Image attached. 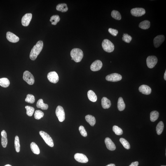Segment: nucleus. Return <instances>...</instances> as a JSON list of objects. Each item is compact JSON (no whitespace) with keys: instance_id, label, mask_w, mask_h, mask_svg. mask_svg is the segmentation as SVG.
Listing matches in <instances>:
<instances>
[{"instance_id":"1","label":"nucleus","mask_w":166,"mask_h":166,"mask_svg":"<svg viewBox=\"0 0 166 166\" xmlns=\"http://www.w3.org/2000/svg\"><path fill=\"white\" fill-rule=\"evenodd\" d=\"M43 44L42 41H40L37 42L36 44L33 47L30 53V58L32 60H36L38 55L41 53L43 48Z\"/></svg>"},{"instance_id":"2","label":"nucleus","mask_w":166,"mask_h":166,"mask_svg":"<svg viewBox=\"0 0 166 166\" xmlns=\"http://www.w3.org/2000/svg\"><path fill=\"white\" fill-rule=\"evenodd\" d=\"M70 54L72 59L76 62L81 61L83 57V51L79 48L73 49L71 52Z\"/></svg>"},{"instance_id":"3","label":"nucleus","mask_w":166,"mask_h":166,"mask_svg":"<svg viewBox=\"0 0 166 166\" xmlns=\"http://www.w3.org/2000/svg\"><path fill=\"white\" fill-rule=\"evenodd\" d=\"M103 49L105 51L111 53L114 50L115 46L108 39H105L102 43Z\"/></svg>"},{"instance_id":"4","label":"nucleus","mask_w":166,"mask_h":166,"mask_svg":"<svg viewBox=\"0 0 166 166\" xmlns=\"http://www.w3.org/2000/svg\"><path fill=\"white\" fill-rule=\"evenodd\" d=\"M39 133L46 144L50 147H53L54 146L53 141L50 136L47 133L42 131H40Z\"/></svg>"},{"instance_id":"5","label":"nucleus","mask_w":166,"mask_h":166,"mask_svg":"<svg viewBox=\"0 0 166 166\" xmlns=\"http://www.w3.org/2000/svg\"><path fill=\"white\" fill-rule=\"evenodd\" d=\"M56 115L59 121L62 122L65 119V113L63 108L62 106H57L55 111Z\"/></svg>"},{"instance_id":"6","label":"nucleus","mask_w":166,"mask_h":166,"mask_svg":"<svg viewBox=\"0 0 166 166\" xmlns=\"http://www.w3.org/2000/svg\"><path fill=\"white\" fill-rule=\"evenodd\" d=\"M23 79L30 85H32L35 82L34 76L28 71H25L24 73Z\"/></svg>"},{"instance_id":"7","label":"nucleus","mask_w":166,"mask_h":166,"mask_svg":"<svg viewBox=\"0 0 166 166\" xmlns=\"http://www.w3.org/2000/svg\"><path fill=\"white\" fill-rule=\"evenodd\" d=\"M158 61V59L154 56H150L146 59L147 65L150 68H152L154 67Z\"/></svg>"},{"instance_id":"8","label":"nucleus","mask_w":166,"mask_h":166,"mask_svg":"<svg viewBox=\"0 0 166 166\" xmlns=\"http://www.w3.org/2000/svg\"><path fill=\"white\" fill-rule=\"evenodd\" d=\"M122 78V77L118 73H113L108 75L106 76V79L107 81L116 82L120 81Z\"/></svg>"},{"instance_id":"9","label":"nucleus","mask_w":166,"mask_h":166,"mask_svg":"<svg viewBox=\"0 0 166 166\" xmlns=\"http://www.w3.org/2000/svg\"><path fill=\"white\" fill-rule=\"evenodd\" d=\"M131 13L134 16L140 17L144 15L146 13L145 10L142 8H135L132 9Z\"/></svg>"},{"instance_id":"10","label":"nucleus","mask_w":166,"mask_h":166,"mask_svg":"<svg viewBox=\"0 0 166 166\" xmlns=\"http://www.w3.org/2000/svg\"><path fill=\"white\" fill-rule=\"evenodd\" d=\"M47 77L50 82L54 83H56L59 81V77L55 71L50 72L49 73Z\"/></svg>"},{"instance_id":"11","label":"nucleus","mask_w":166,"mask_h":166,"mask_svg":"<svg viewBox=\"0 0 166 166\" xmlns=\"http://www.w3.org/2000/svg\"><path fill=\"white\" fill-rule=\"evenodd\" d=\"M74 158L76 161L80 163H86L88 162L87 157L83 153H76L75 155Z\"/></svg>"},{"instance_id":"12","label":"nucleus","mask_w":166,"mask_h":166,"mask_svg":"<svg viewBox=\"0 0 166 166\" xmlns=\"http://www.w3.org/2000/svg\"><path fill=\"white\" fill-rule=\"evenodd\" d=\"M32 18V14L31 13H27L22 17L21 22L22 25L25 27L28 26Z\"/></svg>"},{"instance_id":"13","label":"nucleus","mask_w":166,"mask_h":166,"mask_svg":"<svg viewBox=\"0 0 166 166\" xmlns=\"http://www.w3.org/2000/svg\"><path fill=\"white\" fill-rule=\"evenodd\" d=\"M102 66V63L101 61L95 60L90 66V69L94 71H99L101 69Z\"/></svg>"},{"instance_id":"14","label":"nucleus","mask_w":166,"mask_h":166,"mask_svg":"<svg viewBox=\"0 0 166 166\" xmlns=\"http://www.w3.org/2000/svg\"><path fill=\"white\" fill-rule=\"evenodd\" d=\"M165 37L164 35H161L155 37L153 40V43L155 48H158L165 41Z\"/></svg>"},{"instance_id":"15","label":"nucleus","mask_w":166,"mask_h":166,"mask_svg":"<svg viewBox=\"0 0 166 166\" xmlns=\"http://www.w3.org/2000/svg\"><path fill=\"white\" fill-rule=\"evenodd\" d=\"M105 143L108 149L111 151H114L116 149V147L114 143L109 138H106L105 140Z\"/></svg>"},{"instance_id":"16","label":"nucleus","mask_w":166,"mask_h":166,"mask_svg":"<svg viewBox=\"0 0 166 166\" xmlns=\"http://www.w3.org/2000/svg\"><path fill=\"white\" fill-rule=\"evenodd\" d=\"M6 37L8 41L12 43H17L19 41V38L18 36L9 31L7 32Z\"/></svg>"},{"instance_id":"17","label":"nucleus","mask_w":166,"mask_h":166,"mask_svg":"<svg viewBox=\"0 0 166 166\" xmlns=\"http://www.w3.org/2000/svg\"><path fill=\"white\" fill-rule=\"evenodd\" d=\"M139 90L142 94L146 95H150L151 94L152 91L151 87L145 85H143L140 87Z\"/></svg>"},{"instance_id":"18","label":"nucleus","mask_w":166,"mask_h":166,"mask_svg":"<svg viewBox=\"0 0 166 166\" xmlns=\"http://www.w3.org/2000/svg\"><path fill=\"white\" fill-rule=\"evenodd\" d=\"M1 144L3 148H6L7 145L8 140L6 131L3 130L1 133Z\"/></svg>"},{"instance_id":"19","label":"nucleus","mask_w":166,"mask_h":166,"mask_svg":"<svg viewBox=\"0 0 166 166\" xmlns=\"http://www.w3.org/2000/svg\"><path fill=\"white\" fill-rule=\"evenodd\" d=\"M102 107L104 109H108L111 106V101L105 97H103L101 100Z\"/></svg>"},{"instance_id":"20","label":"nucleus","mask_w":166,"mask_h":166,"mask_svg":"<svg viewBox=\"0 0 166 166\" xmlns=\"http://www.w3.org/2000/svg\"><path fill=\"white\" fill-rule=\"evenodd\" d=\"M87 96L89 100L92 102H95L97 100V96L93 91L89 90L87 93Z\"/></svg>"},{"instance_id":"21","label":"nucleus","mask_w":166,"mask_h":166,"mask_svg":"<svg viewBox=\"0 0 166 166\" xmlns=\"http://www.w3.org/2000/svg\"><path fill=\"white\" fill-rule=\"evenodd\" d=\"M85 119L87 123L93 127L96 123V119L95 117L91 115H87L85 117Z\"/></svg>"},{"instance_id":"22","label":"nucleus","mask_w":166,"mask_h":166,"mask_svg":"<svg viewBox=\"0 0 166 166\" xmlns=\"http://www.w3.org/2000/svg\"><path fill=\"white\" fill-rule=\"evenodd\" d=\"M36 106L38 108H41V109L43 110H47L48 108V105L44 104L43 100L42 99H39V100H38Z\"/></svg>"},{"instance_id":"23","label":"nucleus","mask_w":166,"mask_h":166,"mask_svg":"<svg viewBox=\"0 0 166 166\" xmlns=\"http://www.w3.org/2000/svg\"><path fill=\"white\" fill-rule=\"evenodd\" d=\"M125 107V104L123 101V98L121 97L119 98L118 102V109L120 111H123Z\"/></svg>"},{"instance_id":"24","label":"nucleus","mask_w":166,"mask_h":166,"mask_svg":"<svg viewBox=\"0 0 166 166\" xmlns=\"http://www.w3.org/2000/svg\"><path fill=\"white\" fill-rule=\"evenodd\" d=\"M56 10L58 11L63 13L67 12L68 10L67 5L66 3H61L58 5L56 7Z\"/></svg>"},{"instance_id":"25","label":"nucleus","mask_w":166,"mask_h":166,"mask_svg":"<svg viewBox=\"0 0 166 166\" xmlns=\"http://www.w3.org/2000/svg\"><path fill=\"white\" fill-rule=\"evenodd\" d=\"M10 84L9 80L7 78H0V85L4 88L9 86Z\"/></svg>"},{"instance_id":"26","label":"nucleus","mask_w":166,"mask_h":166,"mask_svg":"<svg viewBox=\"0 0 166 166\" xmlns=\"http://www.w3.org/2000/svg\"><path fill=\"white\" fill-rule=\"evenodd\" d=\"M151 25L150 22L149 21L146 20L143 21L140 23L139 27L143 29H147L149 28Z\"/></svg>"},{"instance_id":"27","label":"nucleus","mask_w":166,"mask_h":166,"mask_svg":"<svg viewBox=\"0 0 166 166\" xmlns=\"http://www.w3.org/2000/svg\"><path fill=\"white\" fill-rule=\"evenodd\" d=\"M31 151L33 153L36 154H39L40 153V150L38 146L36 143L32 142L30 145Z\"/></svg>"},{"instance_id":"28","label":"nucleus","mask_w":166,"mask_h":166,"mask_svg":"<svg viewBox=\"0 0 166 166\" xmlns=\"http://www.w3.org/2000/svg\"><path fill=\"white\" fill-rule=\"evenodd\" d=\"M164 128V124L162 121H160L157 125L156 130L157 134L160 135L162 133Z\"/></svg>"},{"instance_id":"29","label":"nucleus","mask_w":166,"mask_h":166,"mask_svg":"<svg viewBox=\"0 0 166 166\" xmlns=\"http://www.w3.org/2000/svg\"><path fill=\"white\" fill-rule=\"evenodd\" d=\"M159 113L157 111H153L150 113V120L152 122L156 121L159 117Z\"/></svg>"},{"instance_id":"30","label":"nucleus","mask_w":166,"mask_h":166,"mask_svg":"<svg viewBox=\"0 0 166 166\" xmlns=\"http://www.w3.org/2000/svg\"><path fill=\"white\" fill-rule=\"evenodd\" d=\"M60 19L59 16L58 15H53L50 18V21L52 25H56L58 22L60 21Z\"/></svg>"},{"instance_id":"31","label":"nucleus","mask_w":166,"mask_h":166,"mask_svg":"<svg viewBox=\"0 0 166 166\" xmlns=\"http://www.w3.org/2000/svg\"><path fill=\"white\" fill-rule=\"evenodd\" d=\"M14 143L15 151L19 153L20 151V140H19L18 136H15Z\"/></svg>"},{"instance_id":"32","label":"nucleus","mask_w":166,"mask_h":166,"mask_svg":"<svg viewBox=\"0 0 166 166\" xmlns=\"http://www.w3.org/2000/svg\"><path fill=\"white\" fill-rule=\"evenodd\" d=\"M111 16L116 20H120L121 19V16L119 12L116 10H113L111 12Z\"/></svg>"},{"instance_id":"33","label":"nucleus","mask_w":166,"mask_h":166,"mask_svg":"<svg viewBox=\"0 0 166 166\" xmlns=\"http://www.w3.org/2000/svg\"><path fill=\"white\" fill-rule=\"evenodd\" d=\"M120 141L125 149L127 150L130 149V144L126 140L123 138H120Z\"/></svg>"},{"instance_id":"34","label":"nucleus","mask_w":166,"mask_h":166,"mask_svg":"<svg viewBox=\"0 0 166 166\" xmlns=\"http://www.w3.org/2000/svg\"><path fill=\"white\" fill-rule=\"evenodd\" d=\"M113 130L117 135H120L123 134V130L117 126H113Z\"/></svg>"},{"instance_id":"35","label":"nucleus","mask_w":166,"mask_h":166,"mask_svg":"<svg viewBox=\"0 0 166 166\" xmlns=\"http://www.w3.org/2000/svg\"><path fill=\"white\" fill-rule=\"evenodd\" d=\"M44 114L42 111L39 110H37L35 112L34 117L36 119L39 120L43 117Z\"/></svg>"},{"instance_id":"36","label":"nucleus","mask_w":166,"mask_h":166,"mask_svg":"<svg viewBox=\"0 0 166 166\" xmlns=\"http://www.w3.org/2000/svg\"><path fill=\"white\" fill-rule=\"evenodd\" d=\"M25 101L26 102L33 104L35 101V99L34 95L31 94H28L27 95Z\"/></svg>"},{"instance_id":"37","label":"nucleus","mask_w":166,"mask_h":166,"mask_svg":"<svg viewBox=\"0 0 166 166\" xmlns=\"http://www.w3.org/2000/svg\"><path fill=\"white\" fill-rule=\"evenodd\" d=\"M25 108L27 110V114L29 116H32L34 113L35 109L31 106H26Z\"/></svg>"},{"instance_id":"38","label":"nucleus","mask_w":166,"mask_h":166,"mask_svg":"<svg viewBox=\"0 0 166 166\" xmlns=\"http://www.w3.org/2000/svg\"><path fill=\"white\" fill-rule=\"evenodd\" d=\"M122 39L125 42L129 43L130 42L132 39V37L130 36L127 34H124L123 35Z\"/></svg>"},{"instance_id":"39","label":"nucleus","mask_w":166,"mask_h":166,"mask_svg":"<svg viewBox=\"0 0 166 166\" xmlns=\"http://www.w3.org/2000/svg\"><path fill=\"white\" fill-rule=\"evenodd\" d=\"M79 130L80 133L84 137H86L87 134L86 131L85 130L84 127L83 126L81 125L79 128Z\"/></svg>"},{"instance_id":"40","label":"nucleus","mask_w":166,"mask_h":166,"mask_svg":"<svg viewBox=\"0 0 166 166\" xmlns=\"http://www.w3.org/2000/svg\"><path fill=\"white\" fill-rule=\"evenodd\" d=\"M108 31L110 34L114 36H116L118 33V31L117 30L112 28H109Z\"/></svg>"},{"instance_id":"41","label":"nucleus","mask_w":166,"mask_h":166,"mask_svg":"<svg viewBox=\"0 0 166 166\" xmlns=\"http://www.w3.org/2000/svg\"><path fill=\"white\" fill-rule=\"evenodd\" d=\"M139 163L138 162H133L131 165L129 166H138L139 165Z\"/></svg>"},{"instance_id":"42","label":"nucleus","mask_w":166,"mask_h":166,"mask_svg":"<svg viewBox=\"0 0 166 166\" xmlns=\"http://www.w3.org/2000/svg\"><path fill=\"white\" fill-rule=\"evenodd\" d=\"M106 166H115V164H109Z\"/></svg>"},{"instance_id":"43","label":"nucleus","mask_w":166,"mask_h":166,"mask_svg":"<svg viewBox=\"0 0 166 166\" xmlns=\"http://www.w3.org/2000/svg\"><path fill=\"white\" fill-rule=\"evenodd\" d=\"M164 78L165 80H166V71H165V72L164 74Z\"/></svg>"},{"instance_id":"44","label":"nucleus","mask_w":166,"mask_h":166,"mask_svg":"<svg viewBox=\"0 0 166 166\" xmlns=\"http://www.w3.org/2000/svg\"><path fill=\"white\" fill-rule=\"evenodd\" d=\"M4 166H12L11 165H9V164H7V165H5Z\"/></svg>"},{"instance_id":"45","label":"nucleus","mask_w":166,"mask_h":166,"mask_svg":"<svg viewBox=\"0 0 166 166\" xmlns=\"http://www.w3.org/2000/svg\"><path fill=\"white\" fill-rule=\"evenodd\" d=\"M161 166H166L165 165H161Z\"/></svg>"}]
</instances>
